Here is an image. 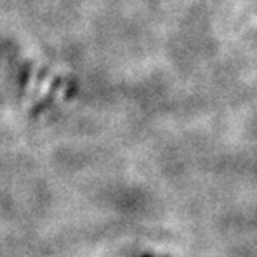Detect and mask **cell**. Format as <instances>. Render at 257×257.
I'll return each instance as SVG.
<instances>
[{"label": "cell", "mask_w": 257, "mask_h": 257, "mask_svg": "<svg viewBox=\"0 0 257 257\" xmlns=\"http://www.w3.org/2000/svg\"><path fill=\"white\" fill-rule=\"evenodd\" d=\"M138 257H166V255H158V254H150V252H143V254H140Z\"/></svg>", "instance_id": "6da1fadb"}]
</instances>
